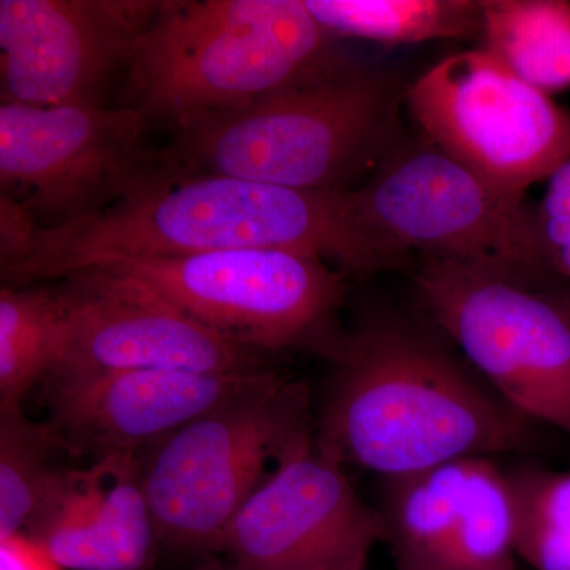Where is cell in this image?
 I'll use <instances>...</instances> for the list:
<instances>
[{
    "mask_svg": "<svg viewBox=\"0 0 570 570\" xmlns=\"http://www.w3.org/2000/svg\"><path fill=\"white\" fill-rule=\"evenodd\" d=\"M0 570H63L48 551L26 534L0 538Z\"/></svg>",
    "mask_w": 570,
    "mask_h": 570,
    "instance_id": "23",
    "label": "cell"
},
{
    "mask_svg": "<svg viewBox=\"0 0 570 570\" xmlns=\"http://www.w3.org/2000/svg\"><path fill=\"white\" fill-rule=\"evenodd\" d=\"M400 85L387 75L328 69L249 107L176 132L164 159L189 171L296 190H352L396 148Z\"/></svg>",
    "mask_w": 570,
    "mask_h": 570,
    "instance_id": "4",
    "label": "cell"
},
{
    "mask_svg": "<svg viewBox=\"0 0 570 570\" xmlns=\"http://www.w3.org/2000/svg\"><path fill=\"white\" fill-rule=\"evenodd\" d=\"M546 195L538 212L540 236L550 255L570 239V156L547 179Z\"/></svg>",
    "mask_w": 570,
    "mask_h": 570,
    "instance_id": "22",
    "label": "cell"
},
{
    "mask_svg": "<svg viewBox=\"0 0 570 570\" xmlns=\"http://www.w3.org/2000/svg\"><path fill=\"white\" fill-rule=\"evenodd\" d=\"M92 272V269H91ZM140 285L243 346L305 348L332 360L346 284L324 258L279 249L219 250L97 268Z\"/></svg>",
    "mask_w": 570,
    "mask_h": 570,
    "instance_id": "6",
    "label": "cell"
},
{
    "mask_svg": "<svg viewBox=\"0 0 570 570\" xmlns=\"http://www.w3.org/2000/svg\"><path fill=\"white\" fill-rule=\"evenodd\" d=\"M482 50L539 91L570 88L568 0H482Z\"/></svg>",
    "mask_w": 570,
    "mask_h": 570,
    "instance_id": "17",
    "label": "cell"
},
{
    "mask_svg": "<svg viewBox=\"0 0 570 570\" xmlns=\"http://www.w3.org/2000/svg\"><path fill=\"white\" fill-rule=\"evenodd\" d=\"M381 540V513L314 444L255 491L228 524L220 553L250 570H366Z\"/></svg>",
    "mask_w": 570,
    "mask_h": 570,
    "instance_id": "12",
    "label": "cell"
},
{
    "mask_svg": "<svg viewBox=\"0 0 570 570\" xmlns=\"http://www.w3.org/2000/svg\"><path fill=\"white\" fill-rule=\"evenodd\" d=\"M140 110L0 105V189L41 227L102 212L159 164Z\"/></svg>",
    "mask_w": 570,
    "mask_h": 570,
    "instance_id": "10",
    "label": "cell"
},
{
    "mask_svg": "<svg viewBox=\"0 0 570 570\" xmlns=\"http://www.w3.org/2000/svg\"><path fill=\"white\" fill-rule=\"evenodd\" d=\"M216 570H220V569H216ZM223 570H250V569L239 568V566H236V564H234V562H232L230 568L223 569Z\"/></svg>",
    "mask_w": 570,
    "mask_h": 570,
    "instance_id": "25",
    "label": "cell"
},
{
    "mask_svg": "<svg viewBox=\"0 0 570 570\" xmlns=\"http://www.w3.org/2000/svg\"><path fill=\"white\" fill-rule=\"evenodd\" d=\"M58 288L66 317L61 354L48 379L134 370H272L265 352L219 335L124 277L92 269L66 277Z\"/></svg>",
    "mask_w": 570,
    "mask_h": 570,
    "instance_id": "11",
    "label": "cell"
},
{
    "mask_svg": "<svg viewBox=\"0 0 570 570\" xmlns=\"http://www.w3.org/2000/svg\"><path fill=\"white\" fill-rule=\"evenodd\" d=\"M513 570H517V569H513Z\"/></svg>",
    "mask_w": 570,
    "mask_h": 570,
    "instance_id": "26",
    "label": "cell"
},
{
    "mask_svg": "<svg viewBox=\"0 0 570 570\" xmlns=\"http://www.w3.org/2000/svg\"><path fill=\"white\" fill-rule=\"evenodd\" d=\"M71 459L50 423L0 409V538L26 531Z\"/></svg>",
    "mask_w": 570,
    "mask_h": 570,
    "instance_id": "20",
    "label": "cell"
},
{
    "mask_svg": "<svg viewBox=\"0 0 570 570\" xmlns=\"http://www.w3.org/2000/svg\"><path fill=\"white\" fill-rule=\"evenodd\" d=\"M332 362L316 448L341 466L393 479L530 442V420L412 326L367 322Z\"/></svg>",
    "mask_w": 570,
    "mask_h": 570,
    "instance_id": "2",
    "label": "cell"
},
{
    "mask_svg": "<svg viewBox=\"0 0 570 570\" xmlns=\"http://www.w3.org/2000/svg\"><path fill=\"white\" fill-rule=\"evenodd\" d=\"M314 444L309 389L281 374L187 423L140 455L160 543L220 553L255 491Z\"/></svg>",
    "mask_w": 570,
    "mask_h": 570,
    "instance_id": "5",
    "label": "cell"
},
{
    "mask_svg": "<svg viewBox=\"0 0 570 570\" xmlns=\"http://www.w3.org/2000/svg\"><path fill=\"white\" fill-rule=\"evenodd\" d=\"M157 3L149 0H2V104L99 105L127 66Z\"/></svg>",
    "mask_w": 570,
    "mask_h": 570,
    "instance_id": "13",
    "label": "cell"
},
{
    "mask_svg": "<svg viewBox=\"0 0 570 570\" xmlns=\"http://www.w3.org/2000/svg\"><path fill=\"white\" fill-rule=\"evenodd\" d=\"M330 39L305 0L159 2L127 62L135 108L181 132L328 69Z\"/></svg>",
    "mask_w": 570,
    "mask_h": 570,
    "instance_id": "3",
    "label": "cell"
},
{
    "mask_svg": "<svg viewBox=\"0 0 570 570\" xmlns=\"http://www.w3.org/2000/svg\"><path fill=\"white\" fill-rule=\"evenodd\" d=\"M22 534L67 570H148L160 540L142 485L140 456L69 466Z\"/></svg>",
    "mask_w": 570,
    "mask_h": 570,
    "instance_id": "15",
    "label": "cell"
},
{
    "mask_svg": "<svg viewBox=\"0 0 570 570\" xmlns=\"http://www.w3.org/2000/svg\"><path fill=\"white\" fill-rule=\"evenodd\" d=\"M550 264L570 279V239L564 246L550 255Z\"/></svg>",
    "mask_w": 570,
    "mask_h": 570,
    "instance_id": "24",
    "label": "cell"
},
{
    "mask_svg": "<svg viewBox=\"0 0 570 570\" xmlns=\"http://www.w3.org/2000/svg\"><path fill=\"white\" fill-rule=\"evenodd\" d=\"M428 313L472 370L530 422L570 436V309L534 283L442 258L414 275Z\"/></svg>",
    "mask_w": 570,
    "mask_h": 570,
    "instance_id": "8",
    "label": "cell"
},
{
    "mask_svg": "<svg viewBox=\"0 0 570 570\" xmlns=\"http://www.w3.org/2000/svg\"><path fill=\"white\" fill-rule=\"evenodd\" d=\"M510 478L517 557L534 570H570V471L523 468Z\"/></svg>",
    "mask_w": 570,
    "mask_h": 570,
    "instance_id": "21",
    "label": "cell"
},
{
    "mask_svg": "<svg viewBox=\"0 0 570 570\" xmlns=\"http://www.w3.org/2000/svg\"><path fill=\"white\" fill-rule=\"evenodd\" d=\"M63 302L58 287L0 288V409L22 407L61 354Z\"/></svg>",
    "mask_w": 570,
    "mask_h": 570,
    "instance_id": "19",
    "label": "cell"
},
{
    "mask_svg": "<svg viewBox=\"0 0 570 570\" xmlns=\"http://www.w3.org/2000/svg\"><path fill=\"white\" fill-rule=\"evenodd\" d=\"M332 37L385 45L482 37V0H305Z\"/></svg>",
    "mask_w": 570,
    "mask_h": 570,
    "instance_id": "18",
    "label": "cell"
},
{
    "mask_svg": "<svg viewBox=\"0 0 570 570\" xmlns=\"http://www.w3.org/2000/svg\"><path fill=\"white\" fill-rule=\"evenodd\" d=\"M354 197L365 223L400 253L534 284L551 266L524 197L502 193L428 140L396 146Z\"/></svg>",
    "mask_w": 570,
    "mask_h": 570,
    "instance_id": "7",
    "label": "cell"
},
{
    "mask_svg": "<svg viewBox=\"0 0 570 570\" xmlns=\"http://www.w3.org/2000/svg\"><path fill=\"white\" fill-rule=\"evenodd\" d=\"M276 371L134 370L47 381L50 423L73 459L140 456L187 423L253 392Z\"/></svg>",
    "mask_w": 570,
    "mask_h": 570,
    "instance_id": "14",
    "label": "cell"
},
{
    "mask_svg": "<svg viewBox=\"0 0 570 570\" xmlns=\"http://www.w3.org/2000/svg\"><path fill=\"white\" fill-rule=\"evenodd\" d=\"M352 190H296L183 170L160 153L159 164L102 212L58 227L37 224L24 250L0 265L2 285L234 249L314 255L352 275L403 265L406 255L365 223Z\"/></svg>",
    "mask_w": 570,
    "mask_h": 570,
    "instance_id": "1",
    "label": "cell"
},
{
    "mask_svg": "<svg viewBox=\"0 0 570 570\" xmlns=\"http://www.w3.org/2000/svg\"><path fill=\"white\" fill-rule=\"evenodd\" d=\"M479 459L385 479L384 509L379 513L397 570H449Z\"/></svg>",
    "mask_w": 570,
    "mask_h": 570,
    "instance_id": "16",
    "label": "cell"
},
{
    "mask_svg": "<svg viewBox=\"0 0 570 570\" xmlns=\"http://www.w3.org/2000/svg\"><path fill=\"white\" fill-rule=\"evenodd\" d=\"M406 104L431 145L505 194L524 197L570 156V112L482 48L420 75Z\"/></svg>",
    "mask_w": 570,
    "mask_h": 570,
    "instance_id": "9",
    "label": "cell"
}]
</instances>
